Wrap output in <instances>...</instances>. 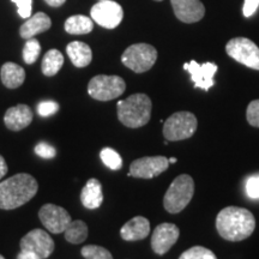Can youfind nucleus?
Returning a JSON list of instances; mask_svg holds the SVG:
<instances>
[{
	"instance_id": "obj_17",
	"label": "nucleus",
	"mask_w": 259,
	"mask_h": 259,
	"mask_svg": "<svg viewBox=\"0 0 259 259\" xmlns=\"http://www.w3.org/2000/svg\"><path fill=\"white\" fill-rule=\"evenodd\" d=\"M150 234V222L143 216H136L122 226L120 236L125 241L143 240Z\"/></svg>"
},
{
	"instance_id": "obj_5",
	"label": "nucleus",
	"mask_w": 259,
	"mask_h": 259,
	"mask_svg": "<svg viewBox=\"0 0 259 259\" xmlns=\"http://www.w3.org/2000/svg\"><path fill=\"white\" fill-rule=\"evenodd\" d=\"M198 121L191 112H177L171 114L163 124V137L168 142L189 139L196 132Z\"/></svg>"
},
{
	"instance_id": "obj_7",
	"label": "nucleus",
	"mask_w": 259,
	"mask_h": 259,
	"mask_svg": "<svg viewBox=\"0 0 259 259\" xmlns=\"http://www.w3.org/2000/svg\"><path fill=\"white\" fill-rule=\"evenodd\" d=\"M126 89L125 80L119 76L99 74L93 77L88 84V93L97 101H111L118 99Z\"/></svg>"
},
{
	"instance_id": "obj_16",
	"label": "nucleus",
	"mask_w": 259,
	"mask_h": 259,
	"mask_svg": "<svg viewBox=\"0 0 259 259\" xmlns=\"http://www.w3.org/2000/svg\"><path fill=\"white\" fill-rule=\"evenodd\" d=\"M32 118L34 114L30 107L27 105H17L6 111L4 122L6 127L11 131H21L31 124Z\"/></svg>"
},
{
	"instance_id": "obj_8",
	"label": "nucleus",
	"mask_w": 259,
	"mask_h": 259,
	"mask_svg": "<svg viewBox=\"0 0 259 259\" xmlns=\"http://www.w3.org/2000/svg\"><path fill=\"white\" fill-rule=\"evenodd\" d=\"M226 52L238 63L259 71V47L250 38H232L226 45Z\"/></svg>"
},
{
	"instance_id": "obj_20",
	"label": "nucleus",
	"mask_w": 259,
	"mask_h": 259,
	"mask_svg": "<svg viewBox=\"0 0 259 259\" xmlns=\"http://www.w3.org/2000/svg\"><path fill=\"white\" fill-rule=\"evenodd\" d=\"M66 53L71 63L76 67H87L93 60V52L88 45L80 41H73L67 45Z\"/></svg>"
},
{
	"instance_id": "obj_35",
	"label": "nucleus",
	"mask_w": 259,
	"mask_h": 259,
	"mask_svg": "<svg viewBox=\"0 0 259 259\" xmlns=\"http://www.w3.org/2000/svg\"><path fill=\"white\" fill-rule=\"evenodd\" d=\"M17 259H42V258L38 257L36 253H32V252L21 251L19 252Z\"/></svg>"
},
{
	"instance_id": "obj_33",
	"label": "nucleus",
	"mask_w": 259,
	"mask_h": 259,
	"mask_svg": "<svg viewBox=\"0 0 259 259\" xmlns=\"http://www.w3.org/2000/svg\"><path fill=\"white\" fill-rule=\"evenodd\" d=\"M246 192L250 198L259 199V176L248 178L247 183H246Z\"/></svg>"
},
{
	"instance_id": "obj_30",
	"label": "nucleus",
	"mask_w": 259,
	"mask_h": 259,
	"mask_svg": "<svg viewBox=\"0 0 259 259\" xmlns=\"http://www.w3.org/2000/svg\"><path fill=\"white\" fill-rule=\"evenodd\" d=\"M58 111H59V105L56 101L47 100V101H42L37 105V113L42 118L56 114Z\"/></svg>"
},
{
	"instance_id": "obj_26",
	"label": "nucleus",
	"mask_w": 259,
	"mask_h": 259,
	"mask_svg": "<svg viewBox=\"0 0 259 259\" xmlns=\"http://www.w3.org/2000/svg\"><path fill=\"white\" fill-rule=\"evenodd\" d=\"M41 53V45L36 38H29L23 47V60L25 64L31 65L37 60Z\"/></svg>"
},
{
	"instance_id": "obj_28",
	"label": "nucleus",
	"mask_w": 259,
	"mask_h": 259,
	"mask_svg": "<svg viewBox=\"0 0 259 259\" xmlns=\"http://www.w3.org/2000/svg\"><path fill=\"white\" fill-rule=\"evenodd\" d=\"M179 259H218L215 253L203 246H194L183 252Z\"/></svg>"
},
{
	"instance_id": "obj_40",
	"label": "nucleus",
	"mask_w": 259,
	"mask_h": 259,
	"mask_svg": "<svg viewBox=\"0 0 259 259\" xmlns=\"http://www.w3.org/2000/svg\"><path fill=\"white\" fill-rule=\"evenodd\" d=\"M155 2H162V0H155Z\"/></svg>"
},
{
	"instance_id": "obj_38",
	"label": "nucleus",
	"mask_w": 259,
	"mask_h": 259,
	"mask_svg": "<svg viewBox=\"0 0 259 259\" xmlns=\"http://www.w3.org/2000/svg\"><path fill=\"white\" fill-rule=\"evenodd\" d=\"M168 162H169V163H176V162H177V158H176V157H170V158H168Z\"/></svg>"
},
{
	"instance_id": "obj_31",
	"label": "nucleus",
	"mask_w": 259,
	"mask_h": 259,
	"mask_svg": "<svg viewBox=\"0 0 259 259\" xmlns=\"http://www.w3.org/2000/svg\"><path fill=\"white\" fill-rule=\"evenodd\" d=\"M35 154L42 158H53L57 155V149L47 142H40L35 147Z\"/></svg>"
},
{
	"instance_id": "obj_25",
	"label": "nucleus",
	"mask_w": 259,
	"mask_h": 259,
	"mask_svg": "<svg viewBox=\"0 0 259 259\" xmlns=\"http://www.w3.org/2000/svg\"><path fill=\"white\" fill-rule=\"evenodd\" d=\"M100 157L103 164L112 170H119L122 167V158L114 149L103 148L100 153Z\"/></svg>"
},
{
	"instance_id": "obj_34",
	"label": "nucleus",
	"mask_w": 259,
	"mask_h": 259,
	"mask_svg": "<svg viewBox=\"0 0 259 259\" xmlns=\"http://www.w3.org/2000/svg\"><path fill=\"white\" fill-rule=\"evenodd\" d=\"M259 6V0H245L244 6H242V14L246 18L251 17L254 15Z\"/></svg>"
},
{
	"instance_id": "obj_9",
	"label": "nucleus",
	"mask_w": 259,
	"mask_h": 259,
	"mask_svg": "<svg viewBox=\"0 0 259 259\" xmlns=\"http://www.w3.org/2000/svg\"><path fill=\"white\" fill-rule=\"evenodd\" d=\"M168 167H169V162L164 156L142 157L132 162L127 177L139 178V179H153L166 171Z\"/></svg>"
},
{
	"instance_id": "obj_32",
	"label": "nucleus",
	"mask_w": 259,
	"mask_h": 259,
	"mask_svg": "<svg viewBox=\"0 0 259 259\" xmlns=\"http://www.w3.org/2000/svg\"><path fill=\"white\" fill-rule=\"evenodd\" d=\"M11 2L17 6L18 15L22 18L28 19L30 17L32 10V0H11Z\"/></svg>"
},
{
	"instance_id": "obj_4",
	"label": "nucleus",
	"mask_w": 259,
	"mask_h": 259,
	"mask_svg": "<svg viewBox=\"0 0 259 259\" xmlns=\"http://www.w3.org/2000/svg\"><path fill=\"white\" fill-rule=\"evenodd\" d=\"M194 193V181L189 174L173 180L163 197V206L169 213H179L189 205Z\"/></svg>"
},
{
	"instance_id": "obj_36",
	"label": "nucleus",
	"mask_w": 259,
	"mask_h": 259,
	"mask_svg": "<svg viewBox=\"0 0 259 259\" xmlns=\"http://www.w3.org/2000/svg\"><path fill=\"white\" fill-rule=\"evenodd\" d=\"M8 173V164H6L5 158L0 155V179H3Z\"/></svg>"
},
{
	"instance_id": "obj_21",
	"label": "nucleus",
	"mask_w": 259,
	"mask_h": 259,
	"mask_svg": "<svg viewBox=\"0 0 259 259\" xmlns=\"http://www.w3.org/2000/svg\"><path fill=\"white\" fill-rule=\"evenodd\" d=\"M2 82L6 88L17 89L24 83L25 71L22 66L15 63H5L0 71Z\"/></svg>"
},
{
	"instance_id": "obj_10",
	"label": "nucleus",
	"mask_w": 259,
	"mask_h": 259,
	"mask_svg": "<svg viewBox=\"0 0 259 259\" xmlns=\"http://www.w3.org/2000/svg\"><path fill=\"white\" fill-rule=\"evenodd\" d=\"M92 19L106 29H114L121 23L124 11L118 3L111 0H101L92 8Z\"/></svg>"
},
{
	"instance_id": "obj_14",
	"label": "nucleus",
	"mask_w": 259,
	"mask_h": 259,
	"mask_svg": "<svg viewBox=\"0 0 259 259\" xmlns=\"http://www.w3.org/2000/svg\"><path fill=\"white\" fill-rule=\"evenodd\" d=\"M180 231L173 223H161L154 229L151 248L158 255L166 254L179 239Z\"/></svg>"
},
{
	"instance_id": "obj_29",
	"label": "nucleus",
	"mask_w": 259,
	"mask_h": 259,
	"mask_svg": "<svg viewBox=\"0 0 259 259\" xmlns=\"http://www.w3.org/2000/svg\"><path fill=\"white\" fill-rule=\"evenodd\" d=\"M246 119L253 127H259V99L248 103L246 109Z\"/></svg>"
},
{
	"instance_id": "obj_3",
	"label": "nucleus",
	"mask_w": 259,
	"mask_h": 259,
	"mask_svg": "<svg viewBox=\"0 0 259 259\" xmlns=\"http://www.w3.org/2000/svg\"><path fill=\"white\" fill-rule=\"evenodd\" d=\"M151 109L150 97L145 94H135L118 102V119L126 127H142L150 120Z\"/></svg>"
},
{
	"instance_id": "obj_1",
	"label": "nucleus",
	"mask_w": 259,
	"mask_h": 259,
	"mask_svg": "<svg viewBox=\"0 0 259 259\" xmlns=\"http://www.w3.org/2000/svg\"><path fill=\"white\" fill-rule=\"evenodd\" d=\"M255 228L253 213L239 206H227L216 218V229L228 241H241L252 235Z\"/></svg>"
},
{
	"instance_id": "obj_27",
	"label": "nucleus",
	"mask_w": 259,
	"mask_h": 259,
	"mask_svg": "<svg viewBox=\"0 0 259 259\" xmlns=\"http://www.w3.org/2000/svg\"><path fill=\"white\" fill-rule=\"evenodd\" d=\"M80 253L85 259H113V255L107 248L96 245L84 246Z\"/></svg>"
},
{
	"instance_id": "obj_39",
	"label": "nucleus",
	"mask_w": 259,
	"mask_h": 259,
	"mask_svg": "<svg viewBox=\"0 0 259 259\" xmlns=\"http://www.w3.org/2000/svg\"><path fill=\"white\" fill-rule=\"evenodd\" d=\"M0 259H5V258H4V257H3V255H2V254H0Z\"/></svg>"
},
{
	"instance_id": "obj_19",
	"label": "nucleus",
	"mask_w": 259,
	"mask_h": 259,
	"mask_svg": "<svg viewBox=\"0 0 259 259\" xmlns=\"http://www.w3.org/2000/svg\"><path fill=\"white\" fill-rule=\"evenodd\" d=\"M80 202L87 209L95 210L103 202L102 185L97 179H89L80 192Z\"/></svg>"
},
{
	"instance_id": "obj_13",
	"label": "nucleus",
	"mask_w": 259,
	"mask_h": 259,
	"mask_svg": "<svg viewBox=\"0 0 259 259\" xmlns=\"http://www.w3.org/2000/svg\"><path fill=\"white\" fill-rule=\"evenodd\" d=\"M218 65L213 63L198 64L196 60H191L190 63L184 64V70L190 73L194 87L205 92H208L215 84L213 76L218 72Z\"/></svg>"
},
{
	"instance_id": "obj_18",
	"label": "nucleus",
	"mask_w": 259,
	"mask_h": 259,
	"mask_svg": "<svg viewBox=\"0 0 259 259\" xmlns=\"http://www.w3.org/2000/svg\"><path fill=\"white\" fill-rule=\"evenodd\" d=\"M51 18L46 14H44V12H37L36 15L30 16L22 24L21 29H19V34H21L22 38L29 40V38L36 36L37 34L47 31L51 28Z\"/></svg>"
},
{
	"instance_id": "obj_15",
	"label": "nucleus",
	"mask_w": 259,
	"mask_h": 259,
	"mask_svg": "<svg viewBox=\"0 0 259 259\" xmlns=\"http://www.w3.org/2000/svg\"><path fill=\"white\" fill-rule=\"evenodd\" d=\"M174 15L183 23H197L205 15V8L200 0H170Z\"/></svg>"
},
{
	"instance_id": "obj_12",
	"label": "nucleus",
	"mask_w": 259,
	"mask_h": 259,
	"mask_svg": "<svg viewBox=\"0 0 259 259\" xmlns=\"http://www.w3.org/2000/svg\"><path fill=\"white\" fill-rule=\"evenodd\" d=\"M21 251L36 253L42 259H47L54 251V241L44 229H32L22 238Z\"/></svg>"
},
{
	"instance_id": "obj_22",
	"label": "nucleus",
	"mask_w": 259,
	"mask_h": 259,
	"mask_svg": "<svg viewBox=\"0 0 259 259\" xmlns=\"http://www.w3.org/2000/svg\"><path fill=\"white\" fill-rule=\"evenodd\" d=\"M94 28V21L92 18L83 15L71 16L65 22V30L71 35L89 34Z\"/></svg>"
},
{
	"instance_id": "obj_11",
	"label": "nucleus",
	"mask_w": 259,
	"mask_h": 259,
	"mask_svg": "<svg viewBox=\"0 0 259 259\" xmlns=\"http://www.w3.org/2000/svg\"><path fill=\"white\" fill-rule=\"evenodd\" d=\"M38 218L45 228L53 234H61L72 221L70 213L56 204H45L38 211Z\"/></svg>"
},
{
	"instance_id": "obj_24",
	"label": "nucleus",
	"mask_w": 259,
	"mask_h": 259,
	"mask_svg": "<svg viewBox=\"0 0 259 259\" xmlns=\"http://www.w3.org/2000/svg\"><path fill=\"white\" fill-rule=\"evenodd\" d=\"M65 239L70 244L78 245L82 244L88 238V226L85 222L76 220V221H71L70 225L64 232Z\"/></svg>"
},
{
	"instance_id": "obj_37",
	"label": "nucleus",
	"mask_w": 259,
	"mask_h": 259,
	"mask_svg": "<svg viewBox=\"0 0 259 259\" xmlns=\"http://www.w3.org/2000/svg\"><path fill=\"white\" fill-rule=\"evenodd\" d=\"M48 5L52 6V8H60L61 5L65 4L66 0H45Z\"/></svg>"
},
{
	"instance_id": "obj_2",
	"label": "nucleus",
	"mask_w": 259,
	"mask_h": 259,
	"mask_svg": "<svg viewBox=\"0 0 259 259\" xmlns=\"http://www.w3.org/2000/svg\"><path fill=\"white\" fill-rule=\"evenodd\" d=\"M38 191L36 179L30 174L19 173L0 183V209L14 210L24 205Z\"/></svg>"
},
{
	"instance_id": "obj_23",
	"label": "nucleus",
	"mask_w": 259,
	"mask_h": 259,
	"mask_svg": "<svg viewBox=\"0 0 259 259\" xmlns=\"http://www.w3.org/2000/svg\"><path fill=\"white\" fill-rule=\"evenodd\" d=\"M64 65V56L58 50H50L42 60V73L47 77L56 76Z\"/></svg>"
},
{
	"instance_id": "obj_6",
	"label": "nucleus",
	"mask_w": 259,
	"mask_h": 259,
	"mask_svg": "<svg viewBox=\"0 0 259 259\" xmlns=\"http://www.w3.org/2000/svg\"><path fill=\"white\" fill-rule=\"evenodd\" d=\"M157 60L156 48L148 44H136L126 48L121 61L126 67L136 73L147 72Z\"/></svg>"
}]
</instances>
